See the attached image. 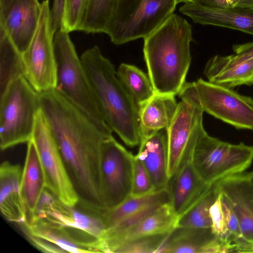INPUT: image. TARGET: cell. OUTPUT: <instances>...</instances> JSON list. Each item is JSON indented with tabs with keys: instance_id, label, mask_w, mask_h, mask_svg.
Wrapping results in <instances>:
<instances>
[{
	"instance_id": "obj_12",
	"label": "cell",
	"mask_w": 253,
	"mask_h": 253,
	"mask_svg": "<svg viewBox=\"0 0 253 253\" xmlns=\"http://www.w3.org/2000/svg\"><path fill=\"white\" fill-rule=\"evenodd\" d=\"M204 112L238 129L253 131V99L198 79L194 82Z\"/></svg>"
},
{
	"instance_id": "obj_27",
	"label": "cell",
	"mask_w": 253,
	"mask_h": 253,
	"mask_svg": "<svg viewBox=\"0 0 253 253\" xmlns=\"http://www.w3.org/2000/svg\"><path fill=\"white\" fill-rule=\"evenodd\" d=\"M23 75L22 54L0 27V94L14 80Z\"/></svg>"
},
{
	"instance_id": "obj_22",
	"label": "cell",
	"mask_w": 253,
	"mask_h": 253,
	"mask_svg": "<svg viewBox=\"0 0 253 253\" xmlns=\"http://www.w3.org/2000/svg\"><path fill=\"white\" fill-rule=\"evenodd\" d=\"M135 156L147 171L155 190L168 186L167 129L159 130L142 139Z\"/></svg>"
},
{
	"instance_id": "obj_28",
	"label": "cell",
	"mask_w": 253,
	"mask_h": 253,
	"mask_svg": "<svg viewBox=\"0 0 253 253\" xmlns=\"http://www.w3.org/2000/svg\"><path fill=\"white\" fill-rule=\"evenodd\" d=\"M120 0H88L79 31L107 34Z\"/></svg>"
},
{
	"instance_id": "obj_8",
	"label": "cell",
	"mask_w": 253,
	"mask_h": 253,
	"mask_svg": "<svg viewBox=\"0 0 253 253\" xmlns=\"http://www.w3.org/2000/svg\"><path fill=\"white\" fill-rule=\"evenodd\" d=\"M178 95L181 100L167 128L169 179L175 172L186 152L194 147L201 132L204 129V112L194 82L186 83Z\"/></svg>"
},
{
	"instance_id": "obj_15",
	"label": "cell",
	"mask_w": 253,
	"mask_h": 253,
	"mask_svg": "<svg viewBox=\"0 0 253 253\" xmlns=\"http://www.w3.org/2000/svg\"><path fill=\"white\" fill-rule=\"evenodd\" d=\"M194 148L186 152L175 172L169 179L168 186L170 205L178 219L211 185L202 179L194 166L192 159Z\"/></svg>"
},
{
	"instance_id": "obj_24",
	"label": "cell",
	"mask_w": 253,
	"mask_h": 253,
	"mask_svg": "<svg viewBox=\"0 0 253 253\" xmlns=\"http://www.w3.org/2000/svg\"><path fill=\"white\" fill-rule=\"evenodd\" d=\"M170 203L168 187L140 197H129L118 206L108 209L100 206H92L90 210L102 218L105 230L133 214L153 207Z\"/></svg>"
},
{
	"instance_id": "obj_5",
	"label": "cell",
	"mask_w": 253,
	"mask_h": 253,
	"mask_svg": "<svg viewBox=\"0 0 253 253\" xmlns=\"http://www.w3.org/2000/svg\"><path fill=\"white\" fill-rule=\"evenodd\" d=\"M40 109L39 93L22 75L0 94V148L5 150L28 143Z\"/></svg>"
},
{
	"instance_id": "obj_35",
	"label": "cell",
	"mask_w": 253,
	"mask_h": 253,
	"mask_svg": "<svg viewBox=\"0 0 253 253\" xmlns=\"http://www.w3.org/2000/svg\"><path fill=\"white\" fill-rule=\"evenodd\" d=\"M233 50L236 54L244 58L253 56V42L234 45Z\"/></svg>"
},
{
	"instance_id": "obj_25",
	"label": "cell",
	"mask_w": 253,
	"mask_h": 253,
	"mask_svg": "<svg viewBox=\"0 0 253 253\" xmlns=\"http://www.w3.org/2000/svg\"><path fill=\"white\" fill-rule=\"evenodd\" d=\"M21 180L22 195L28 217L34 214L45 189L44 176L35 145L31 139L28 143Z\"/></svg>"
},
{
	"instance_id": "obj_19",
	"label": "cell",
	"mask_w": 253,
	"mask_h": 253,
	"mask_svg": "<svg viewBox=\"0 0 253 253\" xmlns=\"http://www.w3.org/2000/svg\"><path fill=\"white\" fill-rule=\"evenodd\" d=\"M178 217L170 203L164 204L129 229L113 238L100 242L103 253H115L122 244L136 238L168 233L177 226Z\"/></svg>"
},
{
	"instance_id": "obj_38",
	"label": "cell",
	"mask_w": 253,
	"mask_h": 253,
	"mask_svg": "<svg viewBox=\"0 0 253 253\" xmlns=\"http://www.w3.org/2000/svg\"><path fill=\"white\" fill-rule=\"evenodd\" d=\"M246 173L251 191L253 195V171Z\"/></svg>"
},
{
	"instance_id": "obj_10",
	"label": "cell",
	"mask_w": 253,
	"mask_h": 253,
	"mask_svg": "<svg viewBox=\"0 0 253 253\" xmlns=\"http://www.w3.org/2000/svg\"><path fill=\"white\" fill-rule=\"evenodd\" d=\"M41 3L37 28L29 45L22 53L24 76L38 93L55 89L56 80L53 43L56 31L49 0Z\"/></svg>"
},
{
	"instance_id": "obj_2",
	"label": "cell",
	"mask_w": 253,
	"mask_h": 253,
	"mask_svg": "<svg viewBox=\"0 0 253 253\" xmlns=\"http://www.w3.org/2000/svg\"><path fill=\"white\" fill-rule=\"evenodd\" d=\"M144 39L143 54L148 75L156 93L175 95L186 83L191 62V25L173 13Z\"/></svg>"
},
{
	"instance_id": "obj_1",
	"label": "cell",
	"mask_w": 253,
	"mask_h": 253,
	"mask_svg": "<svg viewBox=\"0 0 253 253\" xmlns=\"http://www.w3.org/2000/svg\"><path fill=\"white\" fill-rule=\"evenodd\" d=\"M39 103L79 200L105 206L101 152L104 141L112 135L55 89L39 93Z\"/></svg>"
},
{
	"instance_id": "obj_26",
	"label": "cell",
	"mask_w": 253,
	"mask_h": 253,
	"mask_svg": "<svg viewBox=\"0 0 253 253\" xmlns=\"http://www.w3.org/2000/svg\"><path fill=\"white\" fill-rule=\"evenodd\" d=\"M18 225L22 231L58 246L65 253H90L89 250L74 239L64 229L40 218L29 217L26 222Z\"/></svg>"
},
{
	"instance_id": "obj_7",
	"label": "cell",
	"mask_w": 253,
	"mask_h": 253,
	"mask_svg": "<svg viewBox=\"0 0 253 253\" xmlns=\"http://www.w3.org/2000/svg\"><path fill=\"white\" fill-rule=\"evenodd\" d=\"M179 0H120L107 35L116 45L145 38L175 9Z\"/></svg>"
},
{
	"instance_id": "obj_40",
	"label": "cell",
	"mask_w": 253,
	"mask_h": 253,
	"mask_svg": "<svg viewBox=\"0 0 253 253\" xmlns=\"http://www.w3.org/2000/svg\"><path fill=\"white\" fill-rule=\"evenodd\" d=\"M179 2H183V3L188 2H197V0H179Z\"/></svg>"
},
{
	"instance_id": "obj_21",
	"label": "cell",
	"mask_w": 253,
	"mask_h": 253,
	"mask_svg": "<svg viewBox=\"0 0 253 253\" xmlns=\"http://www.w3.org/2000/svg\"><path fill=\"white\" fill-rule=\"evenodd\" d=\"M159 253H225V251L211 228L176 227L169 233Z\"/></svg>"
},
{
	"instance_id": "obj_9",
	"label": "cell",
	"mask_w": 253,
	"mask_h": 253,
	"mask_svg": "<svg viewBox=\"0 0 253 253\" xmlns=\"http://www.w3.org/2000/svg\"><path fill=\"white\" fill-rule=\"evenodd\" d=\"M29 217L40 218L64 229L91 253H97L98 242L105 231L104 222L99 215L77 206L65 205L46 188L42 193L36 211Z\"/></svg>"
},
{
	"instance_id": "obj_17",
	"label": "cell",
	"mask_w": 253,
	"mask_h": 253,
	"mask_svg": "<svg viewBox=\"0 0 253 253\" xmlns=\"http://www.w3.org/2000/svg\"><path fill=\"white\" fill-rule=\"evenodd\" d=\"M219 191L227 199L236 216L243 237L253 245V195L246 173H237L217 181Z\"/></svg>"
},
{
	"instance_id": "obj_4",
	"label": "cell",
	"mask_w": 253,
	"mask_h": 253,
	"mask_svg": "<svg viewBox=\"0 0 253 253\" xmlns=\"http://www.w3.org/2000/svg\"><path fill=\"white\" fill-rule=\"evenodd\" d=\"M56 64L55 89L86 115L105 134L113 131L105 121L92 95L81 58L69 33L62 29L54 37Z\"/></svg>"
},
{
	"instance_id": "obj_11",
	"label": "cell",
	"mask_w": 253,
	"mask_h": 253,
	"mask_svg": "<svg viewBox=\"0 0 253 253\" xmlns=\"http://www.w3.org/2000/svg\"><path fill=\"white\" fill-rule=\"evenodd\" d=\"M32 140L41 164L45 188L65 205L76 206L80 200L79 195L40 108L37 114Z\"/></svg>"
},
{
	"instance_id": "obj_39",
	"label": "cell",
	"mask_w": 253,
	"mask_h": 253,
	"mask_svg": "<svg viewBox=\"0 0 253 253\" xmlns=\"http://www.w3.org/2000/svg\"><path fill=\"white\" fill-rule=\"evenodd\" d=\"M202 4L213 7H217L214 0H197Z\"/></svg>"
},
{
	"instance_id": "obj_34",
	"label": "cell",
	"mask_w": 253,
	"mask_h": 253,
	"mask_svg": "<svg viewBox=\"0 0 253 253\" xmlns=\"http://www.w3.org/2000/svg\"><path fill=\"white\" fill-rule=\"evenodd\" d=\"M22 231L31 244L39 251L43 253H65V252L58 246L34 236L26 231Z\"/></svg>"
},
{
	"instance_id": "obj_18",
	"label": "cell",
	"mask_w": 253,
	"mask_h": 253,
	"mask_svg": "<svg viewBox=\"0 0 253 253\" xmlns=\"http://www.w3.org/2000/svg\"><path fill=\"white\" fill-rule=\"evenodd\" d=\"M204 74L208 81L227 88L253 84V56L215 55L207 62Z\"/></svg>"
},
{
	"instance_id": "obj_23",
	"label": "cell",
	"mask_w": 253,
	"mask_h": 253,
	"mask_svg": "<svg viewBox=\"0 0 253 253\" xmlns=\"http://www.w3.org/2000/svg\"><path fill=\"white\" fill-rule=\"evenodd\" d=\"M174 96L155 92L151 98L138 106L141 140L169 127L178 104Z\"/></svg>"
},
{
	"instance_id": "obj_20",
	"label": "cell",
	"mask_w": 253,
	"mask_h": 253,
	"mask_svg": "<svg viewBox=\"0 0 253 253\" xmlns=\"http://www.w3.org/2000/svg\"><path fill=\"white\" fill-rule=\"evenodd\" d=\"M22 169L8 161L0 166V210L4 218L17 224L27 221L28 213L21 189Z\"/></svg>"
},
{
	"instance_id": "obj_37",
	"label": "cell",
	"mask_w": 253,
	"mask_h": 253,
	"mask_svg": "<svg viewBox=\"0 0 253 253\" xmlns=\"http://www.w3.org/2000/svg\"><path fill=\"white\" fill-rule=\"evenodd\" d=\"M235 7H244L253 9V0H239Z\"/></svg>"
},
{
	"instance_id": "obj_13",
	"label": "cell",
	"mask_w": 253,
	"mask_h": 253,
	"mask_svg": "<svg viewBox=\"0 0 253 253\" xmlns=\"http://www.w3.org/2000/svg\"><path fill=\"white\" fill-rule=\"evenodd\" d=\"M134 156L113 136L104 141L101 172L103 201L106 208H115L130 196Z\"/></svg>"
},
{
	"instance_id": "obj_33",
	"label": "cell",
	"mask_w": 253,
	"mask_h": 253,
	"mask_svg": "<svg viewBox=\"0 0 253 253\" xmlns=\"http://www.w3.org/2000/svg\"><path fill=\"white\" fill-rule=\"evenodd\" d=\"M151 178L141 161L134 155L132 188L130 197H140L155 191Z\"/></svg>"
},
{
	"instance_id": "obj_3",
	"label": "cell",
	"mask_w": 253,
	"mask_h": 253,
	"mask_svg": "<svg viewBox=\"0 0 253 253\" xmlns=\"http://www.w3.org/2000/svg\"><path fill=\"white\" fill-rule=\"evenodd\" d=\"M96 103L108 126L128 146L140 144L138 107L111 61L94 45L81 56Z\"/></svg>"
},
{
	"instance_id": "obj_14",
	"label": "cell",
	"mask_w": 253,
	"mask_h": 253,
	"mask_svg": "<svg viewBox=\"0 0 253 253\" xmlns=\"http://www.w3.org/2000/svg\"><path fill=\"white\" fill-rule=\"evenodd\" d=\"M41 9L38 0H0V27L21 54L34 36Z\"/></svg>"
},
{
	"instance_id": "obj_30",
	"label": "cell",
	"mask_w": 253,
	"mask_h": 253,
	"mask_svg": "<svg viewBox=\"0 0 253 253\" xmlns=\"http://www.w3.org/2000/svg\"><path fill=\"white\" fill-rule=\"evenodd\" d=\"M219 194L217 181L211 184L194 204L178 218L176 227L211 228L210 209Z\"/></svg>"
},
{
	"instance_id": "obj_36",
	"label": "cell",
	"mask_w": 253,
	"mask_h": 253,
	"mask_svg": "<svg viewBox=\"0 0 253 253\" xmlns=\"http://www.w3.org/2000/svg\"><path fill=\"white\" fill-rule=\"evenodd\" d=\"M239 0H214L217 7L219 8H230L235 7Z\"/></svg>"
},
{
	"instance_id": "obj_31",
	"label": "cell",
	"mask_w": 253,
	"mask_h": 253,
	"mask_svg": "<svg viewBox=\"0 0 253 253\" xmlns=\"http://www.w3.org/2000/svg\"><path fill=\"white\" fill-rule=\"evenodd\" d=\"M169 233L142 237L127 241L120 246L114 253H158Z\"/></svg>"
},
{
	"instance_id": "obj_29",
	"label": "cell",
	"mask_w": 253,
	"mask_h": 253,
	"mask_svg": "<svg viewBox=\"0 0 253 253\" xmlns=\"http://www.w3.org/2000/svg\"><path fill=\"white\" fill-rule=\"evenodd\" d=\"M117 75L138 107L155 94V91L148 75L138 67L122 63L117 71Z\"/></svg>"
},
{
	"instance_id": "obj_16",
	"label": "cell",
	"mask_w": 253,
	"mask_h": 253,
	"mask_svg": "<svg viewBox=\"0 0 253 253\" xmlns=\"http://www.w3.org/2000/svg\"><path fill=\"white\" fill-rule=\"evenodd\" d=\"M179 11L195 23L212 25L253 35V9L239 7L219 8L206 6L198 2H185Z\"/></svg>"
},
{
	"instance_id": "obj_6",
	"label": "cell",
	"mask_w": 253,
	"mask_h": 253,
	"mask_svg": "<svg viewBox=\"0 0 253 253\" xmlns=\"http://www.w3.org/2000/svg\"><path fill=\"white\" fill-rule=\"evenodd\" d=\"M192 159L200 177L211 184L244 172L253 161V146L221 141L210 136L204 129L196 141Z\"/></svg>"
},
{
	"instance_id": "obj_32",
	"label": "cell",
	"mask_w": 253,
	"mask_h": 253,
	"mask_svg": "<svg viewBox=\"0 0 253 253\" xmlns=\"http://www.w3.org/2000/svg\"><path fill=\"white\" fill-rule=\"evenodd\" d=\"M88 0H65L61 29L69 33L79 31L84 20Z\"/></svg>"
}]
</instances>
